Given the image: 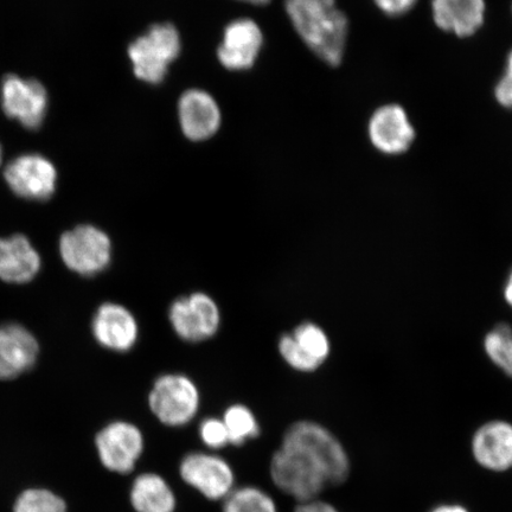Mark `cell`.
I'll list each match as a JSON object with an SVG mask.
<instances>
[{
	"label": "cell",
	"instance_id": "1",
	"mask_svg": "<svg viewBox=\"0 0 512 512\" xmlns=\"http://www.w3.org/2000/svg\"><path fill=\"white\" fill-rule=\"evenodd\" d=\"M286 12L294 29L320 60L337 67L343 60L348 38V18L336 0H286Z\"/></svg>",
	"mask_w": 512,
	"mask_h": 512
},
{
	"label": "cell",
	"instance_id": "2",
	"mask_svg": "<svg viewBox=\"0 0 512 512\" xmlns=\"http://www.w3.org/2000/svg\"><path fill=\"white\" fill-rule=\"evenodd\" d=\"M280 447L296 453L329 486L343 484L350 475L347 452L329 430L313 421H297L287 428Z\"/></svg>",
	"mask_w": 512,
	"mask_h": 512
},
{
	"label": "cell",
	"instance_id": "3",
	"mask_svg": "<svg viewBox=\"0 0 512 512\" xmlns=\"http://www.w3.org/2000/svg\"><path fill=\"white\" fill-rule=\"evenodd\" d=\"M181 50V36L175 25L159 23L132 42L127 53L134 75L150 85H158L164 81L170 64L178 59Z\"/></svg>",
	"mask_w": 512,
	"mask_h": 512
},
{
	"label": "cell",
	"instance_id": "4",
	"mask_svg": "<svg viewBox=\"0 0 512 512\" xmlns=\"http://www.w3.org/2000/svg\"><path fill=\"white\" fill-rule=\"evenodd\" d=\"M200 403L196 384L181 374L158 377L149 395L151 412L169 427L188 425L198 413Z\"/></svg>",
	"mask_w": 512,
	"mask_h": 512
},
{
	"label": "cell",
	"instance_id": "5",
	"mask_svg": "<svg viewBox=\"0 0 512 512\" xmlns=\"http://www.w3.org/2000/svg\"><path fill=\"white\" fill-rule=\"evenodd\" d=\"M60 254L70 271L94 277L110 266L112 241L104 230L82 224L61 236Z\"/></svg>",
	"mask_w": 512,
	"mask_h": 512
},
{
	"label": "cell",
	"instance_id": "6",
	"mask_svg": "<svg viewBox=\"0 0 512 512\" xmlns=\"http://www.w3.org/2000/svg\"><path fill=\"white\" fill-rule=\"evenodd\" d=\"M169 319L179 338L187 342H203L219 331L221 313L213 298L196 292L175 300L170 307Z\"/></svg>",
	"mask_w": 512,
	"mask_h": 512
},
{
	"label": "cell",
	"instance_id": "7",
	"mask_svg": "<svg viewBox=\"0 0 512 512\" xmlns=\"http://www.w3.org/2000/svg\"><path fill=\"white\" fill-rule=\"evenodd\" d=\"M96 448L102 465L119 475L136 469L143 456L145 440L142 431L127 421H115L96 435Z\"/></svg>",
	"mask_w": 512,
	"mask_h": 512
},
{
	"label": "cell",
	"instance_id": "8",
	"mask_svg": "<svg viewBox=\"0 0 512 512\" xmlns=\"http://www.w3.org/2000/svg\"><path fill=\"white\" fill-rule=\"evenodd\" d=\"M179 475L210 501H223L235 484L232 466L216 454L192 452L182 459Z\"/></svg>",
	"mask_w": 512,
	"mask_h": 512
},
{
	"label": "cell",
	"instance_id": "9",
	"mask_svg": "<svg viewBox=\"0 0 512 512\" xmlns=\"http://www.w3.org/2000/svg\"><path fill=\"white\" fill-rule=\"evenodd\" d=\"M270 473L274 485L299 503L316 501L329 486L302 458L283 447L273 454Z\"/></svg>",
	"mask_w": 512,
	"mask_h": 512
},
{
	"label": "cell",
	"instance_id": "10",
	"mask_svg": "<svg viewBox=\"0 0 512 512\" xmlns=\"http://www.w3.org/2000/svg\"><path fill=\"white\" fill-rule=\"evenodd\" d=\"M6 183L18 197L48 201L55 194L57 172L53 163L40 155H24L6 166Z\"/></svg>",
	"mask_w": 512,
	"mask_h": 512
},
{
	"label": "cell",
	"instance_id": "11",
	"mask_svg": "<svg viewBox=\"0 0 512 512\" xmlns=\"http://www.w3.org/2000/svg\"><path fill=\"white\" fill-rule=\"evenodd\" d=\"M2 106L8 117L29 130H36L46 118L48 94L38 81L8 75L2 83Z\"/></svg>",
	"mask_w": 512,
	"mask_h": 512
},
{
	"label": "cell",
	"instance_id": "12",
	"mask_svg": "<svg viewBox=\"0 0 512 512\" xmlns=\"http://www.w3.org/2000/svg\"><path fill=\"white\" fill-rule=\"evenodd\" d=\"M264 44L259 25L251 18L235 19L223 32L217 57L224 68L247 70L254 66Z\"/></svg>",
	"mask_w": 512,
	"mask_h": 512
},
{
	"label": "cell",
	"instance_id": "13",
	"mask_svg": "<svg viewBox=\"0 0 512 512\" xmlns=\"http://www.w3.org/2000/svg\"><path fill=\"white\" fill-rule=\"evenodd\" d=\"M178 115L184 136L192 142H203L220 130V107L213 96L201 89H189L181 96Z\"/></svg>",
	"mask_w": 512,
	"mask_h": 512
},
{
	"label": "cell",
	"instance_id": "14",
	"mask_svg": "<svg viewBox=\"0 0 512 512\" xmlns=\"http://www.w3.org/2000/svg\"><path fill=\"white\" fill-rule=\"evenodd\" d=\"M40 345L19 324L0 325V380H14L34 368Z\"/></svg>",
	"mask_w": 512,
	"mask_h": 512
},
{
	"label": "cell",
	"instance_id": "15",
	"mask_svg": "<svg viewBox=\"0 0 512 512\" xmlns=\"http://www.w3.org/2000/svg\"><path fill=\"white\" fill-rule=\"evenodd\" d=\"M369 138L380 152L400 155L414 142L415 131L401 106L386 105L380 107L371 117Z\"/></svg>",
	"mask_w": 512,
	"mask_h": 512
},
{
	"label": "cell",
	"instance_id": "16",
	"mask_svg": "<svg viewBox=\"0 0 512 512\" xmlns=\"http://www.w3.org/2000/svg\"><path fill=\"white\" fill-rule=\"evenodd\" d=\"M96 342L106 349L125 352L131 350L138 339V323L130 310L117 303L102 304L92 323Z\"/></svg>",
	"mask_w": 512,
	"mask_h": 512
},
{
	"label": "cell",
	"instance_id": "17",
	"mask_svg": "<svg viewBox=\"0 0 512 512\" xmlns=\"http://www.w3.org/2000/svg\"><path fill=\"white\" fill-rule=\"evenodd\" d=\"M472 453L480 466L502 472L512 467V425L496 420L479 427L472 438Z\"/></svg>",
	"mask_w": 512,
	"mask_h": 512
},
{
	"label": "cell",
	"instance_id": "18",
	"mask_svg": "<svg viewBox=\"0 0 512 512\" xmlns=\"http://www.w3.org/2000/svg\"><path fill=\"white\" fill-rule=\"evenodd\" d=\"M41 256L24 235L0 239V279L9 284H27L41 270Z\"/></svg>",
	"mask_w": 512,
	"mask_h": 512
},
{
	"label": "cell",
	"instance_id": "19",
	"mask_svg": "<svg viewBox=\"0 0 512 512\" xmlns=\"http://www.w3.org/2000/svg\"><path fill=\"white\" fill-rule=\"evenodd\" d=\"M435 24L459 37H470L482 28L484 0H432Z\"/></svg>",
	"mask_w": 512,
	"mask_h": 512
},
{
	"label": "cell",
	"instance_id": "20",
	"mask_svg": "<svg viewBox=\"0 0 512 512\" xmlns=\"http://www.w3.org/2000/svg\"><path fill=\"white\" fill-rule=\"evenodd\" d=\"M130 499L137 512H175L177 507L174 490L157 473H143L134 479Z\"/></svg>",
	"mask_w": 512,
	"mask_h": 512
},
{
	"label": "cell",
	"instance_id": "21",
	"mask_svg": "<svg viewBox=\"0 0 512 512\" xmlns=\"http://www.w3.org/2000/svg\"><path fill=\"white\" fill-rule=\"evenodd\" d=\"M222 512H278V507L266 491L256 486H243L223 499Z\"/></svg>",
	"mask_w": 512,
	"mask_h": 512
},
{
	"label": "cell",
	"instance_id": "22",
	"mask_svg": "<svg viewBox=\"0 0 512 512\" xmlns=\"http://www.w3.org/2000/svg\"><path fill=\"white\" fill-rule=\"evenodd\" d=\"M222 420L227 428L229 444L241 446L247 440L259 437L258 420L251 409L246 406H230L224 412Z\"/></svg>",
	"mask_w": 512,
	"mask_h": 512
},
{
	"label": "cell",
	"instance_id": "23",
	"mask_svg": "<svg viewBox=\"0 0 512 512\" xmlns=\"http://www.w3.org/2000/svg\"><path fill=\"white\" fill-rule=\"evenodd\" d=\"M484 350L495 366L512 377V328L498 324L484 338Z\"/></svg>",
	"mask_w": 512,
	"mask_h": 512
},
{
	"label": "cell",
	"instance_id": "24",
	"mask_svg": "<svg viewBox=\"0 0 512 512\" xmlns=\"http://www.w3.org/2000/svg\"><path fill=\"white\" fill-rule=\"evenodd\" d=\"M291 335L305 355L323 366L330 355L331 345L329 337L320 326L310 322L303 323Z\"/></svg>",
	"mask_w": 512,
	"mask_h": 512
},
{
	"label": "cell",
	"instance_id": "25",
	"mask_svg": "<svg viewBox=\"0 0 512 512\" xmlns=\"http://www.w3.org/2000/svg\"><path fill=\"white\" fill-rule=\"evenodd\" d=\"M15 512H67V507L53 492L29 490L17 499Z\"/></svg>",
	"mask_w": 512,
	"mask_h": 512
},
{
	"label": "cell",
	"instance_id": "26",
	"mask_svg": "<svg viewBox=\"0 0 512 512\" xmlns=\"http://www.w3.org/2000/svg\"><path fill=\"white\" fill-rule=\"evenodd\" d=\"M279 352L284 361L293 369L303 371V373H311L322 367L312 358L306 356L298 347L291 334L281 336L278 344Z\"/></svg>",
	"mask_w": 512,
	"mask_h": 512
},
{
	"label": "cell",
	"instance_id": "27",
	"mask_svg": "<svg viewBox=\"0 0 512 512\" xmlns=\"http://www.w3.org/2000/svg\"><path fill=\"white\" fill-rule=\"evenodd\" d=\"M200 437L203 444L213 450H220L229 444V437L226 425L222 419L208 418L202 421Z\"/></svg>",
	"mask_w": 512,
	"mask_h": 512
},
{
	"label": "cell",
	"instance_id": "28",
	"mask_svg": "<svg viewBox=\"0 0 512 512\" xmlns=\"http://www.w3.org/2000/svg\"><path fill=\"white\" fill-rule=\"evenodd\" d=\"M496 99L499 105L505 108H512V49L508 55L507 68L502 79L498 81L495 88Z\"/></svg>",
	"mask_w": 512,
	"mask_h": 512
},
{
	"label": "cell",
	"instance_id": "29",
	"mask_svg": "<svg viewBox=\"0 0 512 512\" xmlns=\"http://www.w3.org/2000/svg\"><path fill=\"white\" fill-rule=\"evenodd\" d=\"M377 8L390 17H398L407 14L414 8L418 0H374Z\"/></svg>",
	"mask_w": 512,
	"mask_h": 512
},
{
	"label": "cell",
	"instance_id": "30",
	"mask_svg": "<svg viewBox=\"0 0 512 512\" xmlns=\"http://www.w3.org/2000/svg\"><path fill=\"white\" fill-rule=\"evenodd\" d=\"M296 512H338L331 504L319 501L300 503L296 508Z\"/></svg>",
	"mask_w": 512,
	"mask_h": 512
},
{
	"label": "cell",
	"instance_id": "31",
	"mask_svg": "<svg viewBox=\"0 0 512 512\" xmlns=\"http://www.w3.org/2000/svg\"><path fill=\"white\" fill-rule=\"evenodd\" d=\"M431 512H469L462 505L456 504H445L440 505V507L435 508Z\"/></svg>",
	"mask_w": 512,
	"mask_h": 512
},
{
	"label": "cell",
	"instance_id": "32",
	"mask_svg": "<svg viewBox=\"0 0 512 512\" xmlns=\"http://www.w3.org/2000/svg\"><path fill=\"white\" fill-rule=\"evenodd\" d=\"M504 299L510 307H512V271L509 274L507 283L504 286Z\"/></svg>",
	"mask_w": 512,
	"mask_h": 512
},
{
	"label": "cell",
	"instance_id": "33",
	"mask_svg": "<svg viewBox=\"0 0 512 512\" xmlns=\"http://www.w3.org/2000/svg\"><path fill=\"white\" fill-rule=\"evenodd\" d=\"M240 2H245L253 5H266L271 2V0H240Z\"/></svg>",
	"mask_w": 512,
	"mask_h": 512
},
{
	"label": "cell",
	"instance_id": "34",
	"mask_svg": "<svg viewBox=\"0 0 512 512\" xmlns=\"http://www.w3.org/2000/svg\"><path fill=\"white\" fill-rule=\"evenodd\" d=\"M2 156H3L2 146H0V164H2Z\"/></svg>",
	"mask_w": 512,
	"mask_h": 512
}]
</instances>
